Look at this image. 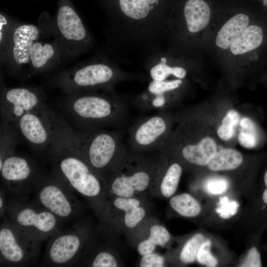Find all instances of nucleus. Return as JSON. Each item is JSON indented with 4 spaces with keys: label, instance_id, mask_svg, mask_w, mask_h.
Masks as SVG:
<instances>
[{
    "label": "nucleus",
    "instance_id": "obj_1",
    "mask_svg": "<svg viewBox=\"0 0 267 267\" xmlns=\"http://www.w3.org/2000/svg\"><path fill=\"white\" fill-rule=\"evenodd\" d=\"M202 53L226 71L267 73V14L252 0H218Z\"/></svg>",
    "mask_w": 267,
    "mask_h": 267
},
{
    "label": "nucleus",
    "instance_id": "obj_2",
    "mask_svg": "<svg viewBox=\"0 0 267 267\" xmlns=\"http://www.w3.org/2000/svg\"><path fill=\"white\" fill-rule=\"evenodd\" d=\"M172 0H102L107 15L105 35L118 62L141 63L166 48Z\"/></svg>",
    "mask_w": 267,
    "mask_h": 267
},
{
    "label": "nucleus",
    "instance_id": "obj_3",
    "mask_svg": "<svg viewBox=\"0 0 267 267\" xmlns=\"http://www.w3.org/2000/svg\"><path fill=\"white\" fill-rule=\"evenodd\" d=\"M46 151L53 171L73 190L89 200L102 199L103 178L85 159L72 128L57 115L54 137Z\"/></svg>",
    "mask_w": 267,
    "mask_h": 267
},
{
    "label": "nucleus",
    "instance_id": "obj_4",
    "mask_svg": "<svg viewBox=\"0 0 267 267\" xmlns=\"http://www.w3.org/2000/svg\"><path fill=\"white\" fill-rule=\"evenodd\" d=\"M218 0H172L167 20L165 48L203 57L202 48L214 18Z\"/></svg>",
    "mask_w": 267,
    "mask_h": 267
},
{
    "label": "nucleus",
    "instance_id": "obj_5",
    "mask_svg": "<svg viewBox=\"0 0 267 267\" xmlns=\"http://www.w3.org/2000/svg\"><path fill=\"white\" fill-rule=\"evenodd\" d=\"M67 112L83 130L122 126L129 118L128 100L113 90L68 94Z\"/></svg>",
    "mask_w": 267,
    "mask_h": 267
},
{
    "label": "nucleus",
    "instance_id": "obj_6",
    "mask_svg": "<svg viewBox=\"0 0 267 267\" xmlns=\"http://www.w3.org/2000/svg\"><path fill=\"white\" fill-rule=\"evenodd\" d=\"M111 57H96L61 73L55 83L67 93L113 90L118 84L132 81H146L145 73L129 72L121 68Z\"/></svg>",
    "mask_w": 267,
    "mask_h": 267
},
{
    "label": "nucleus",
    "instance_id": "obj_7",
    "mask_svg": "<svg viewBox=\"0 0 267 267\" xmlns=\"http://www.w3.org/2000/svg\"><path fill=\"white\" fill-rule=\"evenodd\" d=\"M75 134L83 155L101 177L107 171H114L128 153L120 131L103 128L83 130Z\"/></svg>",
    "mask_w": 267,
    "mask_h": 267
},
{
    "label": "nucleus",
    "instance_id": "obj_8",
    "mask_svg": "<svg viewBox=\"0 0 267 267\" xmlns=\"http://www.w3.org/2000/svg\"><path fill=\"white\" fill-rule=\"evenodd\" d=\"M5 216L41 242L61 229L62 222L53 214L35 202H26L23 198H15L9 201Z\"/></svg>",
    "mask_w": 267,
    "mask_h": 267
},
{
    "label": "nucleus",
    "instance_id": "obj_9",
    "mask_svg": "<svg viewBox=\"0 0 267 267\" xmlns=\"http://www.w3.org/2000/svg\"><path fill=\"white\" fill-rule=\"evenodd\" d=\"M2 219L0 226V265L22 267L33 264L40 254L41 242L6 218Z\"/></svg>",
    "mask_w": 267,
    "mask_h": 267
},
{
    "label": "nucleus",
    "instance_id": "obj_10",
    "mask_svg": "<svg viewBox=\"0 0 267 267\" xmlns=\"http://www.w3.org/2000/svg\"><path fill=\"white\" fill-rule=\"evenodd\" d=\"M35 190V203L62 222L78 216L80 206L75 192L54 171L49 176H44Z\"/></svg>",
    "mask_w": 267,
    "mask_h": 267
},
{
    "label": "nucleus",
    "instance_id": "obj_11",
    "mask_svg": "<svg viewBox=\"0 0 267 267\" xmlns=\"http://www.w3.org/2000/svg\"><path fill=\"white\" fill-rule=\"evenodd\" d=\"M88 239L87 229L81 222L61 229L48 240L44 256L46 264L53 267L79 265L85 255Z\"/></svg>",
    "mask_w": 267,
    "mask_h": 267
},
{
    "label": "nucleus",
    "instance_id": "obj_12",
    "mask_svg": "<svg viewBox=\"0 0 267 267\" xmlns=\"http://www.w3.org/2000/svg\"><path fill=\"white\" fill-rule=\"evenodd\" d=\"M0 173L2 186L17 198H23L36 190L44 177L32 160L15 152L4 159Z\"/></svg>",
    "mask_w": 267,
    "mask_h": 267
},
{
    "label": "nucleus",
    "instance_id": "obj_13",
    "mask_svg": "<svg viewBox=\"0 0 267 267\" xmlns=\"http://www.w3.org/2000/svg\"><path fill=\"white\" fill-rule=\"evenodd\" d=\"M170 117L164 111L144 117L129 132V146L132 152L160 150L171 134Z\"/></svg>",
    "mask_w": 267,
    "mask_h": 267
},
{
    "label": "nucleus",
    "instance_id": "obj_14",
    "mask_svg": "<svg viewBox=\"0 0 267 267\" xmlns=\"http://www.w3.org/2000/svg\"><path fill=\"white\" fill-rule=\"evenodd\" d=\"M56 116L45 106L26 113L13 124L33 148L46 151L54 137Z\"/></svg>",
    "mask_w": 267,
    "mask_h": 267
},
{
    "label": "nucleus",
    "instance_id": "obj_15",
    "mask_svg": "<svg viewBox=\"0 0 267 267\" xmlns=\"http://www.w3.org/2000/svg\"><path fill=\"white\" fill-rule=\"evenodd\" d=\"M45 100L44 92L37 89L2 87L0 102L1 121L13 124L26 113L45 106Z\"/></svg>",
    "mask_w": 267,
    "mask_h": 267
},
{
    "label": "nucleus",
    "instance_id": "obj_16",
    "mask_svg": "<svg viewBox=\"0 0 267 267\" xmlns=\"http://www.w3.org/2000/svg\"><path fill=\"white\" fill-rule=\"evenodd\" d=\"M56 24L62 45L68 50L79 52L89 49L93 41L89 31L77 12L71 6H61L56 16Z\"/></svg>",
    "mask_w": 267,
    "mask_h": 267
},
{
    "label": "nucleus",
    "instance_id": "obj_17",
    "mask_svg": "<svg viewBox=\"0 0 267 267\" xmlns=\"http://www.w3.org/2000/svg\"><path fill=\"white\" fill-rule=\"evenodd\" d=\"M40 29L33 24L12 26L5 52L6 61L12 70L23 75V69L29 65V56L33 44L39 40Z\"/></svg>",
    "mask_w": 267,
    "mask_h": 267
},
{
    "label": "nucleus",
    "instance_id": "obj_18",
    "mask_svg": "<svg viewBox=\"0 0 267 267\" xmlns=\"http://www.w3.org/2000/svg\"><path fill=\"white\" fill-rule=\"evenodd\" d=\"M116 173L111 179L110 187L118 197L131 198L135 191L146 190L150 182L151 173L147 168H138L129 173Z\"/></svg>",
    "mask_w": 267,
    "mask_h": 267
},
{
    "label": "nucleus",
    "instance_id": "obj_19",
    "mask_svg": "<svg viewBox=\"0 0 267 267\" xmlns=\"http://www.w3.org/2000/svg\"><path fill=\"white\" fill-rule=\"evenodd\" d=\"M178 145L181 146L180 154L184 160L191 164L199 166H207L217 151V144L211 137H204L197 142L165 145L161 149Z\"/></svg>",
    "mask_w": 267,
    "mask_h": 267
},
{
    "label": "nucleus",
    "instance_id": "obj_20",
    "mask_svg": "<svg viewBox=\"0 0 267 267\" xmlns=\"http://www.w3.org/2000/svg\"><path fill=\"white\" fill-rule=\"evenodd\" d=\"M58 51L57 46L52 43L36 41L30 49L29 70L26 78L49 68L56 57Z\"/></svg>",
    "mask_w": 267,
    "mask_h": 267
},
{
    "label": "nucleus",
    "instance_id": "obj_21",
    "mask_svg": "<svg viewBox=\"0 0 267 267\" xmlns=\"http://www.w3.org/2000/svg\"><path fill=\"white\" fill-rule=\"evenodd\" d=\"M243 157L238 151L230 148L217 151L207 164L208 168L214 172L230 171L239 167Z\"/></svg>",
    "mask_w": 267,
    "mask_h": 267
},
{
    "label": "nucleus",
    "instance_id": "obj_22",
    "mask_svg": "<svg viewBox=\"0 0 267 267\" xmlns=\"http://www.w3.org/2000/svg\"><path fill=\"white\" fill-rule=\"evenodd\" d=\"M240 127L238 141L241 146L252 149L263 143L265 138L263 130L255 120L244 117L240 121Z\"/></svg>",
    "mask_w": 267,
    "mask_h": 267
},
{
    "label": "nucleus",
    "instance_id": "obj_23",
    "mask_svg": "<svg viewBox=\"0 0 267 267\" xmlns=\"http://www.w3.org/2000/svg\"><path fill=\"white\" fill-rule=\"evenodd\" d=\"M169 204L171 207L178 214L186 218L197 216L202 209L199 202L187 193L173 196L170 200Z\"/></svg>",
    "mask_w": 267,
    "mask_h": 267
},
{
    "label": "nucleus",
    "instance_id": "obj_24",
    "mask_svg": "<svg viewBox=\"0 0 267 267\" xmlns=\"http://www.w3.org/2000/svg\"><path fill=\"white\" fill-rule=\"evenodd\" d=\"M171 238L170 233L164 226L154 225L150 228L149 237L138 244V252L142 256L151 253L153 252L157 245L165 246Z\"/></svg>",
    "mask_w": 267,
    "mask_h": 267
},
{
    "label": "nucleus",
    "instance_id": "obj_25",
    "mask_svg": "<svg viewBox=\"0 0 267 267\" xmlns=\"http://www.w3.org/2000/svg\"><path fill=\"white\" fill-rule=\"evenodd\" d=\"M0 167L4 159L14 153L18 142V133L10 124L1 121L0 132Z\"/></svg>",
    "mask_w": 267,
    "mask_h": 267
},
{
    "label": "nucleus",
    "instance_id": "obj_26",
    "mask_svg": "<svg viewBox=\"0 0 267 267\" xmlns=\"http://www.w3.org/2000/svg\"><path fill=\"white\" fill-rule=\"evenodd\" d=\"M182 168L178 163L168 165L163 173L160 184V190L166 198L172 197L176 192L182 174Z\"/></svg>",
    "mask_w": 267,
    "mask_h": 267
},
{
    "label": "nucleus",
    "instance_id": "obj_27",
    "mask_svg": "<svg viewBox=\"0 0 267 267\" xmlns=\"http://www.w3.org/2000/svg\"><path fill=\"white\" fill-rule=\"evenodd\" d=\"M204 241V236L201 233H197L192 236L185 243L180 252V261L184 264L195 262L198 250Z\"/></svg>",
    "mask_w": 267,
    "mask_h": 267
},
{
    "label": "nucleus",
    "instance_id": "obj_28",
    "mask_svg": "<svg viewBox=\"0 0 267 267\" xmlns=\"http://www.w3.org/2000/svg\"><path fill=\"white\" fill-rule=\"evenodd\" d=\"M239 120V113L235 110L231 109L226 114L219 127L217 134L219 137L223 140L231 139L234 134V128Z\"/></svg>",
    "mask_w": 267,
    "mask_h": 267
},
{
    "label": "nucleus",
    "instance_id": "obj_29",
    "mask_svg": "<svg viewBox=\"0 0 267 267\" xmlns=\"http://www.w3.org/2000/svg\"><path fill=\"white\" fill-rule=\"evenodd\" d=\"M211 241L209 239L204 240L201 245L196 257V260L201 265L208 267H215L218 265L217 259L210 251Z\"/></svg>",
    "mask_w": 267,
    "mask_h": 267
},
{
    "label": "nucleus",
    "instance_id": "obj_30",
    "mask_svg": "<svg viewBox=\"0 0 267 267\" xmlns=\"http://www.w3.org/2000/svg\"><path fill=\"white\" fill-rule=\"evenodd\" d=\"M258 205L259 220L265 221L267 219V168L264 173L262 187L258 193Z\"/></svg>",
    "mask_w": 267,
    "mask_h": 267
},
{
    "label": "nucleus",
    "instance_id": "obj_31",
    "mask_svg": "<svg viewBox=\"0 0 267 267\" xmlns=\"http://www.w3.org/2000/svg\"><path fill=\"white\" fill-rule=\"evenodd\" d=\"M90 266L93 267H117L118 263L111 253L107 251H101L93 258Z\"/></svg>",
    "mask_w": 267,
    "mask_h": 267
},
{
    "label": "nucleus",
    "instance_id": "obj_32",
    "mask_svg": "<svg viewBox=\"0 0 267 267\" xmlns=\"http://www.w3.org/2000/svg\"><path fill=\"white\" fill-rule=\"evenodd\" d=\"M239 266L241 267H262L261 253L257 246L254 245L249 248L244 259Z\"/></svg>",
    "mask_w": 267,
    "mask_h": 267
},
{
    "label": "nucleus",
    "instance_id": "obj_33",
    "mask_svg": "<svg viewBox=\"0 0 267 267\" xmlns=\"http://www.w3.org/2000/svg\"><path fill=\"white\" fill-rule=\"evenodd\" d=\"M145 213V210L140 206L126 212L124 222L126 226L130 228L136 226L144 218Z\"/></svg>",
    "mask_w": 267,
    "mask_h": 267
},
{
    "label": "nucleus",
    "instance_id": "obj_34",
    "mask_svg": "<svg viewBox=\"0 0 267 267\" xmlns=\"http://www.w3.org/2000/svg\"><path fill=\"white\" fill-rule=\"evenodd\" d=\"M9 21L1 14L0 15V41L1 49L2 50V55L5 53L6 51L9 36L12 28L10 25Z\"/></svg>",
    "mask_w": 267,
    "mask_h": 267
},
{
    "label": "nucleus",
    "instance_id": "obj_35",
    "mask_svg": "<svg viewBox=\"0 0 267 267\" xmlns=\"http://www.w3.org/2000/svg\"><path fill=\"white\" fill-rule=\"evenodd\" d=\"M164 263L163 256L152 252L143 256L139 265L141 267H164Z\"/></svg>",
    "mask_w": 267,
    "mask_h": 267
},
{
    "label": "nucleus",
    "instance_id": "obj_36",
    "mask_svg": "<svg viewBox=\"0 0 267 267\" xmlns=\"http://www.w3.org/2000/svg\"><path fill=\"white\" fill-rule=\"evenodd\" d=\"M113 205L118 209L126 212L139 206L140 202L138 200L132 197H117L114 199Z\"/></svg>",
    "mask_w": 267,
    "mask_h": 267
},
{
    "label": "nucleus",
    "instance_id": "obj_37",
    "mask_svg": "<svg viewBox=\"0 0 267 267\" xmlns=\"http://www.w3.org/2000/svg\"><path fill=\"white\" fill-rule=\"evenodd\" d=\"M8 193L5 189L1 186L0 190V218H3L6 214V210L9 204L8 199Z\"/></svg>",
    "mask_w": 267,
    "mask_h": 267
},
{
    "label": "nucleus",
    "instance_id": "obj_38",
    "mask_svg": "<svg viewBox=\"0 0 267 267\" xmlns=\"http://www.w3.org/2000/svg\"><path fill=\"white\" fill-rule=\"evenodd\" d=\"M226 185L224 181L215 180L211 181L208 185L209 189L214 193H221L225 188Z\"/></svg>",
    "mask_w": 267,
    "mask_h": 267
},
{
    "label": "nucleus",
    "instance_id": "obj_39",
    "mask_svg": "<svg viewBox=\"0 0 267 267\" xmlns=\"http://www.w3.org/2000/svg\"><path fill=\"white\" fill-rule=\"evenodd\" d=\"M264 12L267 14V0H252Z\"/></svg>",
    "mask_w": 267,
    "mask_h": 267
},
{
    "label": "nucleus",
    "instance_id": "obj_40",
    "mask_svg": "<svg viewBox=\"0 0 267 267\" xmlns=\"http://www.w3.org/2000/svg\"><path fill=\"white\" fill-rule=\"evenodd\" d=\"M261 80L267 84V73H266L261 79Z\"/></svg>",
    "mask_w": 267,
    "mask_h": 267
}]
</instances>
